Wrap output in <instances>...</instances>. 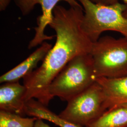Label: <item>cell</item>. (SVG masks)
<instances>
[{
	"label": "cell",
	"mask_w": 127,
	"mask_h": 127,
	"mask_svg": "<svg viewBox=\"0 0 127 127\" xmlns=\"http://www.w3.org/2000/svg\"><path fill=\"white\" fill-rule=\"evenodd\" d=\"M83 15L81 4L55 8L49 26L56 32V41L41 66L23 78L26 102L34 98L47 106L48 90L53 80L74 58L90 54L93 42L82 28Z\"/></svg>",
	"instance_id": "obj_1"
},
{
	"label": "cell",
	"mask_w": 127,
	"mask_h": 127,
	"mask_svg": "<svg viewBox=\"0 0 127 127\" xmlns=\"http://www.w3.org/2000/svg\"><path fill=\"white\" fill-rule=\"evenodd\" d=\"M96 79L91 54L77 56L50 83L48 90L49 99L57 96L67 102L93 85Z\"/></svg>",
	"instance_id": "obj_2"
},
{
	"label": "cell",
	"mask_w": 127,
	"mask_h": 127,
	"mask_svg": "<svg viewBox=\"0 0 127 127\" xmlns=\"http://www.w3.org/2000/svg\"><path fill=\"white\" fill-rule=\"evenodd\" d=\"M77 0L84 11L82 28L92 42L106 31L119 32L127 38V18L123 16L127 4L118 2L107 5L95 3L91 0Z\"/></svg>",
	"instance_id": "obj_3"
},
{
	"label": "cell",
	"mask_w": 127,
	"mask_h": 127,
	"mask_svg": "<svg viewBox=\"0 0 127 127\" xmlns=\"http://www.w3.org/2000/svg\"><path fill=\"white\" fill-rule=\"evenodd\" d=\"M90 54L96 79L127 75V38L100 37L93 42Z\"/></svg>",
	"instance_id": "obj_4"
},
{
	"label": "cell",
	"mask_w": 127,
	"mask_h": 127,
	"mask_svg": "<svg viewBox=\"0 0 127 127\" xmlns=\"http://www.w3.org/2000/svg\"><path fill=\"white\" fill-rule=\"evenodd\" d=\"M107 110L104 93L100 84L93 85L67 101L59 116L70 123L86 127Z\"/></svg>",
	"instance_id": "obj_5"
},
{
	"label": "cell",
	"mask_w": 127,
	"mask_h": 127,
	"mask_svg": "<svg viewBox=\"0 0 127 127\" xmlns=\"http://www.w3.org/2000/svg\"><path fill=\"white\" fill-rule=\"evenodd\" d=\"M60 1L66 2L69 6L80 4L77 0H14L23 16L30 13L36 5L41 6L42 13L37 19V27L34 28L35 34L29 42L28 48L29 50L41 45L46 40H52L55 36H49L45 33L46 27L51 22L53 11Z\"/></svg>",
	"instance_id": "obj_6"
},
{
	"label": "cell",
	"mask_w": 127,
	"mask_h": 127,
	"mask_svg": "<svg viewBox=\"0 0 127 127\" xmlns=\"http://www.w3.org/2000/svg\"><path fill=\"white\" fill-rule=\"evenodd\" d=\"M27 88L19 81L3 83L0 87V111L26 115Z\"/></svg>",
	"instance_id": "obj_7"
},
{
	"label": "cell",
	"mask_w": 127,
	"mask_h": 127,
	"mask_svg": "<svg viewBox=\"0 0 127 127\" xmlns=\"http://www.w3.org/2000/svg\"><path fill=\"white\" fill-rule=\"evenodd\" d=\"M52 45L44 41L40 47L16 67L5 73L0 77V83L18 82L36 69L38 63L45 59Z\"/></svg>",
	"instance_id": "obj_8"
},
{
	"label": "cell",
	"mask_w": 127,
	"mask_h": 127,
	"mask_svg": "<svg viewBox=\"0 0 127 127\" xmlns=\"http://www.w3.org/2000/svg\"><path fill=\"white\" fill-rule=\"evenodd\" d=\"M96 82L103 89L107 110L118 106H127V75L116 78H98Z\"/></svg>",
	"instance_id": "obj_9"
},
{
	"label": "cell",
	"mask_w": 127,
	"mask_h": 127,
	"mask_svg": "<svg viewBox=\"0 0 127 127\" xmlns=\"http://www.w3.org/2000/svg\"><path fill=\"white\" fill-rule=\"evenodd\" d=\"M26 115L47 120L60 127H83L70 123L51 111L47 106L34 98L28 100L25 108Z\"/></svg>",
	"instance_id": "obj_10"
},
{
	"label": "cell",
	"mask_w": 127,
	"mask_h": 127,
	"mask_svg": "<svg viewBox=\"0 0 127 127\" xmlns=\"http://www.w3.org/2000/svg\"><path fill=\"white\" fill-rule=\"evenodd\" d=\"M85 127H127V106L108 109Z\"/></svg>",
	"instance_id": "obj_11"
},
{
	"label": "cell",
	"mask_w": 127,
	"mask_h": 127,
	"mask_svg": "<svg viewBox=\"0 0 127 127\" xmlns=\"http://www.w3.org/2000/svg\"><path fill=\"white\" fill-rule=\"evenodd\" d=\"M36 117L25 118L18 114L0 111V127H33Z\"/></svg>",
	"instance_id": "obj_12"
},
{
	"label": "cell",
	"mask_w": 127,
	"mask_h": 127,
	"mask_svg": "<svg viewBox=\"0 0 127 127\" xmlns=\"http://www.w3.org/2000/svg\"><path fill=\"white\" fill-rule=\"evenodd\" d=\"M93 2L103 5H112L119 2V0H91Z\"/></svg>",
	"instance_id": "obj_13"
},
{
	"label": "cell",
	"mask_w": 127,
	"mask_h": 127,
	"mask_svg": "<svg viewBox=\"0 0 127 127\" xmlns=\"http://www.w3.org/2000/svg\"><path fill=\"white\" fill-rule=\"evenodd\" d=\"M12 0H0V11H4L7 9Z\"/></svg>",
	"instance_id": "obj_14"
},
{
	"label": "cell",
	"mask_w": 127,
	"mask_h": 127,
	"mask_svg": "<svg viewBox=\"0 0 127 127\" xmlns=\"http://www.w3.org/2000/svg\"><path fill=\"white\" fill-rule=\"evenodd\" d=\"M33 127H51L47 123H46L43 120L40 119V118H37L36 121L34 124Z\"/></svg>",
	"instance_id": "obj_15"
},
{
	"label": "cell",
	"mask_w": 127,
	"mask_h": 127,
	"mask_svg": "<svg viewBox=\"0 0 127 127\" xmlns=\"http://www.w3.org/2000/svg\"><path fill=\"white\" fill-rule=\"evenodd\" d=\"M123 16H124L125 18H127V9L124 12V13H123Z\"/></svg>",
	"instance_id": "obj_16"
}]
</instances>
